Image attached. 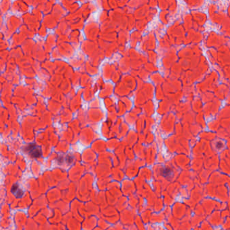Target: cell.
Wrapping results in <instances>:
<instances>
[{
    "instance_id": "cell-1",
    "label": "cell",
    "mask_w": 230,
    "mask_h": 230,
    "mask_svg": "<svg viewBox=\"0 0 230 230\" xmlns=\"http://www.w3.org/2000/svg\"><path fill=\"white\" fill-rule=\"evenodd\" d=\"M25 150L26 152L33 158H38L42 156L40 148L35 143H31V144L26 145Z\"/></svg>"
},
{
    "instance_id": "cell-2",
    "label": "cell",
    "mask_w": 230,
    "mask_h": 230,
    "mask_svg": "<svg viewBox=\"0 0 230 230\" xmlns=\"http://www.w3.org/2000/svg\"><path fill=\"white\" fill-rule=\"evenodd\" d=\"M11 191H12V193H13L17 199L21 198L24 194V191L19 186L18 184H14L12 187V189H11Z\"/></svg>"
},
{
    "instance_id": "cell-3",
    "label": "cell",
    "mask_w": 230,
    "mask_h": 230,
    "mask_svg": "<svg viewBox=\"0 0 230 230\" xmlns=\"http://www.w3.org/2000/svg\"><path fill=\"white\" fill-rule=\"evenodd\" d=\"M172 174V172L171 169H164L163 175H164L165 177H167V176H171Z\"/></svg>"
},
{
    "instance_id": "cell-4",
    "label": "cell",
    "mask_w": 230,
    "mask_h": 230,
    "mask_svg": "<svg viewBox=\"0 0 230 230\" xmlns=\"http://www.w3.org/2000/svg\"><path fill=\"white\" fill-rule=\"evenodd\" d=\"M216 147L218 149H221L222 147H223V143L221 142H218L216 144Z\"/></svg>"
}]
</instances>
